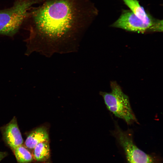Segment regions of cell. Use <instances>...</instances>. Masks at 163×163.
Instances as JSON below:
<instances>
[{
    "instance_id": "8992f818",
    "label": "cell",
    "mask_w": 163,
    "mask_h": 163,
    "mask_svg": "<svg viewBox=\"0 0 163 163\" xmlns=\"http://www.w3.org/2000/svg\"><path fill=\"white\" fill-rule=\"evenodd\" d=\"M2 131L4 140L13 151L23 145V139L15 117L2 128Z\"/></svg>"
},
{
    "instance_id": "6da1fadb",
    "label": "cell",
    "mask_w": 163,
    "mask_h": 163,
    "mask_svg": "<svg viewBox=\"0 0 163 163\" xmlns=\"http://www.w3.org/2000/svg\"><path fill=\"white\" fill-rule=\"evenodd\" d=\"M93 10L88 0H47L34 15L36 49L47 57L76 52Z\"/></svg>"
},
{
    "instance_id": "9c48e42d",
    "label": "cell",
    "mask_w": 163,
    "mask_h": 163,
    "mask_svg": "<svg viewBox=\"0 0 163 163\" xmlns=\"http://www.w3.org/2000/svg\"><path fill=\"white\" fill-rule=\"evenodd\" d=\"M125 4L137 17L144 21H148L153 18L146 13L144 8L137 0H123Z\"/></svg>"
},
{
    "instance_id": "8fae6325",
    "label": "cell",
    "mask_w": 163,
    "mask_h": 163,
    "mask_svg": "<svg viewBox=\"0 0 163 163\" xmlns=\"http://www.w3.org/2000/svg\"><path fill=\"white\" fill-rule=\"evenodd\" d=\"M6 152H0V161L7 155Z\"/></svg>"
},
{
    "instance_id": "7a4b0ae2",
    "label": "cell",
    "mask_w": 163,
    "mask_h": 163,
    "mask_svg": "<svg viewBox=\"0 0 163 163\" xmlns=\"http://www.w3.org/2000/svg\"><path fill=\"white\" fill-rule=\"evenodd\" d=\"M110 86V92H100L108 110L128 125L137 123L128 96L123 93L121 87L116 82H111Z\"/></svg>"
},
{
    "instance_id": "3957f363",
    "label": "cell",
    "mask_w": 163,
    "mask_h": 163,
    "mask_svg": "<svg viewBox=\"0 0 163 163\" xmlns=\"http://www.w3.org/2000/svg\"><path fill=\"white\" fill-rule=\"evenodd\" d=\"M37 0H20L11 8L0 11V34L11 36L18 30Z\"/></svg>"
},
{
    "instance_id": "52a82bcc",
    "label": "cell",
    "mask_w": 163,
    "mask_h": 163,
    "mask_svg": "<svg viewBox=\"0 0 163 163\" xmlns=\"http://www.w3.org/2000/svg\"><path fill=\"white\" fill-rule=\"evenodd\" d=\"M49 141V136L46 129L44 127L38 128L32 131L27 137L25 145L27 149H34L40 142Z\"/></svg>"
},
{
    "instance_id": "5b68a950",
    "label": "cell",
    "mask_w": 163,
    "mask_h": 163,
    "mask_svg": "<svg viewBox=\"0 0 163 163\" xmlns=\"http://www.w3.org/2000/svg\"><path fill=\"white\" fill-rule=\"evenodd\" d=\"M112 26L128 31L138 33L163 31L162 20L153 18L149 21H144L129 10L123 11L120 18Z\"/></svg>"
},
{
    "instance_id": "277c9868",
    "label": "cell",
    "mask_w": 163,
    "mask_h": 163,
    "mask_svg": "<svg viewBox=\"0 0 163 163\" xmlns=\"http://www.w3.org/2000/svg\"><path fill=\"white\" fill-rule=\"evenodd\" d=\"M115 127L111 133L123 148L128 163H155L152 157L139 149L135 144L131 129L123 130L116 122Z\"/></svg>"
},
{
    "instance_id": "30bf717a",
    "label": "cell",
    "mask_w": 163,
    "mask_h": 163,
    "mask_svg": "<svg viewBox=\"0 0 163 163\" xmlns=\"http://www.w3.org/2000/svg\"><path fill=\"white\" fill-rule=\"evenodd\" d=\"M13 151L18 163H30L33 160L32 154L23 145L18 146Z\"/></svg>"
},
{
    "instance_id": "ba28073f",
    "label": "cell",
    "mask_w": 163,
    "mask_h": 163,
    "mask_svg": "<svg viewBox=\"0 0 163 163\" xmlns=\"http://www.w3.org/2000/svg\"><path fill=\"white\" fill-rule=\"evenodd\" d=\"M33 157L38 162H46L50 158V152L48 141L38 144L34 149Z\"/></svg>"
}]
</instances>
